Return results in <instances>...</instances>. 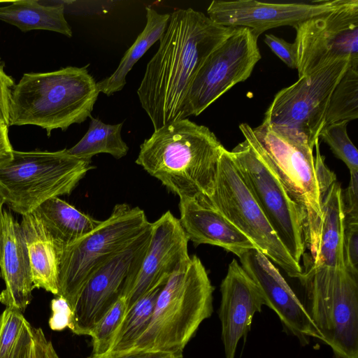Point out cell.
Wrapping results in <instances>:
<instances>
[{
    "instance_id": "6da1fadb",
    "label": "cell",
    "mask_w": 358,
    "mask_h": 358,
    "mask_svg": "<svg viewBox=\"0 0 358 358\" xmlns=\"http://www.w3.org/2000/svg\"><path fill=\"white\" fill-rule=\"evenodd\" d=\"M236 29L217 24L192 8L170 14L159 46L137 90L154 130L186 118L187 96L197 71Z\"/></svg>"
},
{
    "instance_id": "7a4b0ae2",
    "label": "cell",
    "mask_w": 358,
    "mask_h": 358,
    "mask_svg": "<svg viewBox=\"0 0 358 358\" xmlns=\"http://www.w3.org/2000/svg\"><path fill=\"white\" fill-rule=\"evenodd\" d=\"M224 148L209 128L185 118L154 130L136 163L180 199L202 203L213 192Z\"/></svg>"
},
{
    "instance_id": "3957f363",
    "label": "cell",
    "mask_w": 358,
    "mask_h": 358,
    "mask_svg": "<svg viewBox=\"0 0 358 358\" xmlns=\"http://www.w3.org/2000/svg\"><path fill=\"white\" fill-rule=\"evenodd\" d=\"M239 129L275 172L304 217L305 244L311 262L319 247L322 222L324 196L336 182V176L326 166L320 155L319 140L313 150L294 143L264 124L256 128L243 123Z\"/></svg>"
},
{
    "instance_id": "277c9868",
    "label": "cell",
    "mask_w": 358,
    "mask_h": 358,
    "mask_svg": "<svg viewBox=\"0 0 358 358\" xmlns=\"http://www.w3.org/2000/svg\"><path fill=\"white\" fill-rule=\"evenodd\" d=\"M99 93L87 66L26 73L12 91L9 126H38L48 136L65 131L91 117Z\"/></svg>"
},
{
    "instance_id": "5b68a950",
    "label": "cell",
    "mask_w": 358,
    "mask_h": 358,
    "mask_svg": "<svg viewBox=\"0 0 358 358\" xmlns=\"http://www.w3.org/2000/svg\"><path fill=\"white\" fill-rule=\"evenodd\" d=\"M214 287L194 255L166 280L150 323L132 348L182 354L201 322L213 311Z\"/></svg>"
},
{
    "instance_id": "8992f818",
    "label": "cell",
    "mask_w": 358,
    "mask_h": 358,
    "mask_svg": "<svg viewBox=\"0 0 358 358\" xmlns=\"http://www.w3.org/2000/svg\"><path fill=\"white\" fill-rule=\"evenodd\" d=\"M303 304L334 358H358V274L346 268L306 266L299 279Z\"/></svg>"
},
{
    "instance_id": "52a82bcc",
    "label": "cell",
    "mask_w": 358,
    "mask_h": 358,
    "mask_svg": "<svg viewBox=\"0 0 358 358\" xmlns=\"http://www.w3.org/2000/svg\"><path fill=\"white\" fill-rule=\"evenodd\" d=\"M92 162L55 152L13 150L0 164V192L6 203L21 215L33 212L46 200L71 193Z\"/></svg>"
},
{
    "instance_id": "ba28073f",
    "label": "cell",
    "mask_w": 358,
    "mask_h": 358,
    "mask_svg": "<svg viewBox=\"0 0 358 358\" xmlns=\"http://www.w3.org/2000/svg\"><path fill=\"white\" fill-rule=\"evenodd\" d=\"M350 61L329 64L279 91L262 124L289 141L313 150L324 127L330 96Z\"/></svg>"
},
{
    "instance_id": "9c48e42d",
    "label": "cell",
    "mask_w": 358,
    "mask_h": 358,
    "mask_svg": "<svg viewBox=\"0 0 358 358\" xmlns=\"http://www.w3.org/2000/svg\"><path fill=\"white\" fill-rule=\"evenodd\" d=\"M150 224L139 207L115 205L110 215L93 231L59 254L57 296L64 297L73 309L78 293L92 274Z\"/></svg>"
},
{
    "instance_id": "30bf717a",
    "label": "cell",
    "mask_w": 358,
    "mask_h": 358,
    "mask_svg": "<svg viewBox=\"0 0 358 358\" xmlns=\"http://www.w3.org/2000/svg\"><path fill=\"white\" fill-rule=\"evenodd\" d=\"M200 203L220 212L259 251L280 266L289 277H301V266L293 259L280 241L245 183L231 152L225 148L219 159L213 192Z\"/></svg>"
},
{
    "instance_id": "8fae6325",
    "label": "cell",
    "mask_w": 358,
    "mask_h": 358,
    "mask_svg": "<svg viewBox=\"0 0 358 358\" xmlns=\"http://www.w3.org/2000/svg\"><path fill=\"white\" fill-rule=\"evenodd\" d=\"M231 152L243 180L280 241L299 263L306 244L304 217L264 158L246 139Z\"/></svg>"
},
{
    "instance_id": "7c38bea8",
    "label": "cell",
    "mask_w": 358,
    "mask_h": 358,
    "mask_svg": "<svg viewBox=\"0 0 358 358\" xmlns=\"http://www.w3.org/2000/svg\"><path fill=\"white\" fill-rule=\"evenodd\" d=\"M150 226L129 245L99 267L85 282L72 309L69 329L77 335L90 336L107 311L126 296L148 249Z\"/></svg>"
},
{
    "instance_id": "4fadbf2b",
    "label": "cell",
    "mask_w": 358,
    "mask_h": 358,
    "mask_svg": "<svg viewBox=\"0 0 358 358\" xmlns=\"http://www.w3.org/2000/svg\"><path fill=\"white\" fill-rule=\"evenodd\" d=\"M258 36L245 27L235 31L205 59L188 92L185 117L197 116L251 75L262 56Z\"/></svg>"
},
{
    "instance_id": "5bb4252c",
    "label": "cell",
    "mask_w": 358,
    "mask_h": 358,
    "mask_svg": "<svg viewBox=\"0 0 358 358\" xmlns=\"http://www.w3.org/2000/svg\"><path fill=\"white\" fill-rule=\"evenodd\" d=\"M294 29L299 78L339 59L358 60V0Z\"/></svg>"
},
{
    "instance_id": "9a60e30c",
    "label": "cell",
    "mask_w": 358,
    "mask_h": 358,
    "mask_svg": "<svg viewBox=\"0 0 358 358\" xmlns=\"http://www.w3.org/2000/svg\"><path fill=\"white\" fill-rule=\"evenodd\" d=\"M348 0H320L305 3H268L255 0L213 1L208 17L215 24L245 27L259 36L265 31L281 26L294 28L313 17L338 9Z\"/></svg>"
},
{
    "instance_id": "2e32d148",
    "label": "cell",
    "mask_w": 358,
    "mask_h": 358,
    "mask_svg": "<svg viewBox=\"0 0 358 358\" xmlns=\"http://www.w3.org/2000/svg\"><path fill=\"white\" fill-rule=\"evenodd\" d=\"M189 239L178 218L171 211L151 222L150 240L141 266L125 296L127 309L168 278L190 259Z\"/></svg>"
},
{
    "instance_id": "e0dca14e",
    "label": "cell",
    "mask_w": 358,
    "mask_h": 358,
    "mask_svg": "<svg viewBox=\"0 0 358 358\" xmlns=\"http://www.w3.org/2000/svg\"><path fill=\"white\" fill-rule=\"evenodd\" d=\"M238 258L243 268L258 286L266 306L276 313L287 331L303 345L308 344L310 338L321 340L303 303L267 257L257 249H251Z\"/></svg>"
},
{
    "instance_id": "ac0fdd59",
    "label": "cell",
    "mask_w": 358,
    "mask_h": 358,
    "mask_svg": "<svg viewBox=\"0 0 358 358\" xmlns=\"http://www.w3.org/2000/svg\"><path fill=\"white\" fill-rule=\"evenodd\" d=\"M218 316L225 358H235L239 341L245 340L256 313L266 306L256 283L234 259L220 285Z\"/></svg>"
},
{
    "instance_id": "d6986e66",
    "label": "cell",
    "mask_w": 358,
    "mask_h": 358,
    "mask_svg": "<svg viewBox=\"0 0 358 358\" xmlns=\"http://www.w3.org/2000/svg\"><path fill=\"white\" fill-rule=\"evenodd\" d=\"M3 226L0 268L5 289L0 293V302L6 308L23 313L32 299L34 289L29 258L20 224L6 210Z\"/></svg>"
},
{
    "instance_id": "ffe728a7",
    "label": "cell",
    "mask_w": 358,
    "mask_h": 358,
    "mask_svg": "<svg viewBox=\"0 0 358 358\" xmlns=\"http://www.w3.org/2000/svg\"><path fill=\"white\" fill-rule=\"evenodd\" d=\"M180 224L189 241L196 245L219 246L238 257L251 249L252 242L220 212L194 199H180Z\"/></svg>"
},
{
    "instance_id": "44dd1931",
    "label": "cell",
    "mask_w": 358,
    "mask_h": 358,
    "mask_svg": "<svg viewBox=\"0 0 358 358\" xmlns=\"http://www.w3.org/2000/svg\"><path fill=\"white\" fill-rule=\"evenodd\" d=\"M20 223L27 247L34 288L58 294L59 255L55 242L35 211Z\"/></svg>"
},
{
    "instance_id": "7402d4cb",
    "label": "cell",
    "mask_w": 358,
    "mask_h": 358,
    "mask_svg": "<svg viewBox=\"0 0 358 358\" xmlns=\"http://www.w3.org/2000/svg\"><path fill=\"white\" fill-rule=\"evenodd\" d=\"M51 235L58 255L93 231L101 222L59 197L49 199L35 210Z\"/></svg>"
},
{
    "instance_id": "603a6c76",
    "label": "cell",
    "mask_w": 358,
    "mask_h": 358,
    "mask_svg": "<svg viewBox=\"0 0 358 358\" xmlns=\"http://www.w3.org/2000/svg\"><path fill=\"white\" fill-rule=\"evenodd\" d=\"M342 189L334 182L324 196L319 247L311 266L345 268L343 257L344 218Z\"/></svg>"
},
{
    "instance_id": "cb8c5ba5",
    "label": "cell",
    "mask_w": 358,
    "mask_h": 358,
    "mask_svg": "<svg viewBox=\"0 0 358 358\" xmlns=\"http://www.w3.org/2000/svg\"><path fill=\"white\" fill-rule=\"evenodd\" d=\"M0 6V20L17 27L23 32L48 30L72 36L64 16V6L45 5L36 0L4 2Z\"/></svg>"
},
{
    "instance_id": "d4e9b609",
    "label": "cell",
    "mask_w": 358,
    "mask_h": 358,
    "mask_svg": "<svg viewBox=\"0 0 358 358\" xmlns=\"http://www.w3.org/2000/svg\"><path fill=\"white\" fill-rule=\"evenodd\" d=\"M146 24L134 43L126 51L116 70L108 77L99 81V92L111 96L121 91L126 85V77L135 64L163 34L169 20L170 14H162L155 9L145 7Z\"/></svg>"
},
{
    "instance_id": "484cf974",
    "label": "cell",
    "mask_w": 358,
    "mask_h": 358,
    "mask_svg": "<svg viewBox=\"0 0 358 358\" xmlns=\"http://www.w3.org/2000/svg\"><path fill=\"white\" fill-rule=\"evenodd\" d=\"M122 123L109 124L90 117L89 128L84 136L68 153L78 159L92 162L94 155L107 153L115 159L127 155L129 147L121 135Z\"/></svg>"
},
{
    "instance_id": "4316f807",
    "label": "cell",
    "mask_w": 358,
    "mask_h": 358,
    "mask_svg": "<svg viewBox=\"0 0 358 358\" xmlns=\"http://www.w3.org/2000/svg\"><path fill=\"white\" fill-rule=\"evenodd\" d=\"M166 282L153 287L127 309L109 352L124 351L134 347L150 323L156 300Z\"/></svg>"
},
{
    "instance_id": "83f0119b",
    "label": "cell",
    "mask_w": 358,
    "mask_h": 358,
    "mask_svg": "<svg viewBox=\"0 0 358 358\" xmlns=\"http://www.w3.org/2000/svg\"><path fill=\"white\" fill-rule=\"evenodd\" d=\"M357 117L358 60H352L330 96L324 126Z\"/></svg>"
},
{
    "instance_id": "f1b7e54d",
    "label": "cell",
    "mask_w": 358,
    "mask_h": 358,
    "mask_svg": "<svg viewBox=\"0 0 358 358\" xmlns=\"http://www.w3.org/2000/svg\"><path fill=\"white\" fill-rule=\"evenodd\" d=\"M127 310L124 296L120 298L92 330V353L101 355L108 352Z\"/></svg>"
},
{
    "instance_id": "f546056e",
    "label": "cell",
    "mask_w": 358,
    "mask_h": 358,
    "mask_svg": "<svg viewBox=\"0 0 358 358\" xmlns=\"http://www.w3.org/2000/svg\"><path fill=\"white\" fill-rule=\"evenodd\" d=\"M348 123L343 121L324 126L319 138L327 143L335 156L345 164L351 173L358 171V152L348 134Z\"/></svg>"
},
{
    "instance_id": "4dcf8cb0",
    "label": "cell",
    "mask_w": 358,
    "mask_h": 358,
    "mask_svg": "<svg viewBox=\"0 0 358 358\" xmlns=\"http://www.w3.org/2000/svg\"><path fill=\"white\" fill-rule=\"evenodd\" d=\"M20 310L6 308L0 315V358H15L27 320Z\"/></svg>"
},
{
    "instance_id": "1f68e13d",
    "label": "cell",
    "mask_w": 358,
    "mask_h": 358,
    "mask_svg": "<svg viewBox=\"0 0 358 358\" xmlns=\"http://www.w3.org/2000/svg\"><path fill=\"white\" fill-rule=\"evenodd\" d=\"M15 358L59 357L42 329L33 327L27 321L20 340Z\"/></svg>"
},
{
    "instance_id": "d6a6232c",
    "label": "cell",
    "mask_w": 358,
    "mask_h": 358,
    "mask_svg": "<svg viewBox=\"0 0 358 358\" xmlns=\"http://www.w3.org/2000/svg\"><path fill=\"white\" fill-rule=\"evenodd\" d=\"M344 226L358 224V171L350 173L347 189L341 193Z\"/></svg>"
},
{
    "instance_id": "836d02e7",
    "label": "cell",
    "mask_w": 358,
    "mask_h": 358,
    "mask_svg": "<svg viewBox=\"0 0 358 358\" xmlns=\"http://www.w3.org/2000/svg\"><path fill=\"white\" fill-rule=\"evenodd\" d=\"M343 257L345 268L358 274V224L344 226Z\"/></svg>"
},
{
    "instance_id": "e575fe53",
    "label": "cell",
    "mask_w": 358,
    "mask_h": 358,
    "mask_svg": "<svg viewBox=\"0 0 358 358\" xmlns=\"http://www.w3.org/2000/svg\"><path fill=\"white\" fill-rule=\"evenodd\" d=\"M264 43L271 51L291 69H296L297 55L294 43L273 34H266Z\"/></svg>"
},
{
    "instance_id": "d590c367",
    "label": "cell",
    "mask_w": 358,
    "mask_h": 358,
    "mask_svg": "<svg viewBox=\"0 0 358 358\" xmlns=\"http://www.w3.org/2000/svg\"><path fill=\"white\" fill-rule=\"evenodd\" d=\"M52 315L49 320V326L53 331H62L69 327L72 318V308L69 302L62 296L53 299L51 301Z\"/></svg>"
},
{
    "instance_id": "8d00e7d4",
    "label": "cell",
    "mask_w": 358,
    "mask_h": 358,
    "mask_svg": "<svg viewBox=\"0 0 358 358\" xmlns=\"http://www.w3.org/2000/svg\"><path fill=\"white\" fill-rule=\"evenodd\" d=\"M14 86L13 78L4 71L0 62V124L8 127L10 98Z\"/></svg>"
},
{
    "instance_id": "74e56055",
    "label": "cell",
    "mask_w": 358,
    "mask_h": 358,
    "mask_svg": "<svg viewBox=\"0 0 358 358\" xmlns=\"http://www.w3.org/2000/svg\"><path fill=\"white\" fill-rule=\"evenodd\" d=\"M182 355V354L131 348L120 352H108L101 355H92L88 358H178Z\"/></svg>"
},
{
    "instance_id": "f35d334b",
    "label": "cell",
    "mask_w": 358,
    "mask_h": 358,
    "mask_svg": "<svg viewBox=\"0 0 358 358\" xmlns=\"http://www.w3.org/2000/svg\"><path fill=\"white\" fill-rule=\"evenodd\" d=\"M8 126L0 124V164L13 156V148L8 138Z\"/></svg>"
},
{
    "instance_id": "ab89813d",
    "label": "cell",
    "mask_w": 358,
    "mask_h": 358,
    "mask_svg": "<svg viewBox=\"0 0 358 358\" xmlns=\"http://www.w3.org/2000/svg\"><path fill=\"white\" fill-rule=\"evenodd\" d=\"M6 203V200L0 192V259L2 254L3 241V206Z\"/></svg>"
},
{
    "instance_id": "60d3db41",
    "label": "cell",
    "mask_w": 358,
    "mask_h": 358,
    "mask_svg": "<svg viewBox=\"0 0 358 358\" xmlns=\"http://www.w3.org/2000/svg\"><path fill=\"white\" fill-rule=\"evenodd\" d=\"M178 358H182V356H180V357H178Z\"/></svg>"
}]
</instances>
